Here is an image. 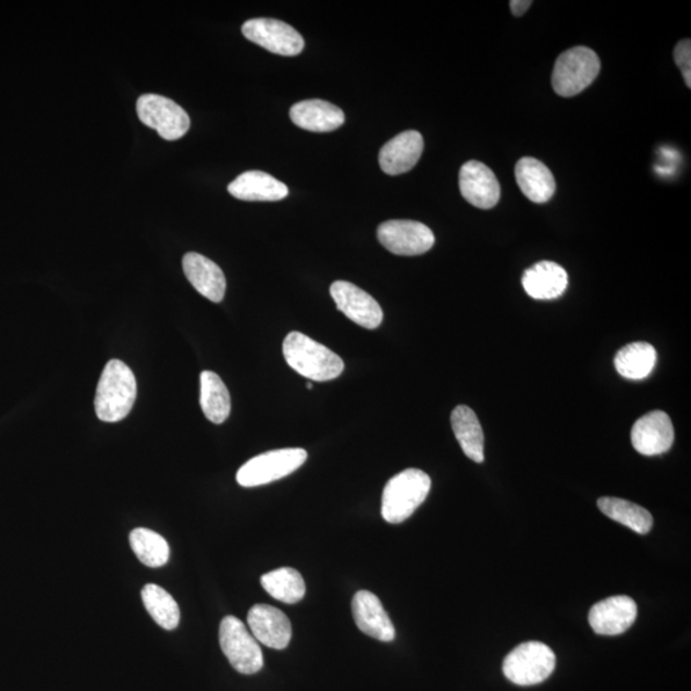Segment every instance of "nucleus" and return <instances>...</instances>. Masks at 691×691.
Returning <instances> with one entry per match:
<instances>
[{
	"mask_svg": "<svg viewBox=\"0 0 691 691\" xmlns=\"http://www.w3.org/2000/svg\"><path fill=\"white\" fill-rule=\"evenodd\" d=\"M283 355L295 372L316 382L336 380L345 369L337 354L300 332H291L283 341Z\"/></svg>",
	"mask_w": 691,
	"mask_h": 691,
	"instance_id": "nucleus-1",
	"label": "nucleus"
},
{
	"mask_svg": "<svg viewBox=\"0 0 691 691\" xmlns=\"http://www.w3.org/2000/svg\"><path fill=\"white\" fill-rule=\"evenodd\" d=\"M136 395L137 384L133 370L121 360L107 362L97 388V417L106 423H118L133 410Z\"/></svg>",
	"mask_w": 691,
	"mask_h": 691,
	"instance_id": "nucleus-2",
	"label": "nucleus"
},
{
	"mask_svg": "<svg viewBox=\"0 0 691 691\" xmlns=\"http://www.w3.org/2000/svg\"><path fill=\"white\" fill-rule=\"evenodd\" d=\"M432 480L427 472L407 469L384 486L382 516L390 523H402L417 511L431 492Z\"/></svg>",
	"mask_w": 691,
	"mask_h": 691,
	"instance_id": "nucleus-3",
	"label": "nucleus"
},
{
	"mask_svg": "<svg viewBox=\"0 0 691 691\" xmlns=\"http://www.w3.org/2000/svg\"><path fill=\"white\" fill-rule=\"evenodd\" d=\"M601 61L594 50L575 47L558 57L552 74L553 89L559 97L578 96L600 75Z\"/></svg>",
	"mask_w": 691,
	"mask_h": 691,
	"instance_id": "nucleus-4",
	"label": "nucleus"
},
{
	"mask_svg": "<svg viewBox=\"0 0 691 691\" xmlns=\"http://www.w3.org/2000/svg\"><path fill=\"white\" fill-rule=\"evenodd\" d=\"M556 668V654L541 642L522 643L508 653L504 674L519 687L538 686L550 678Z\"/></svg>",
	"mask_w": 691,
	"mask_h": 691,
	"instance_id": "nucleus-5",
	"label": "nucleus"
},
{
	"mask_svg": "<svg viewBox=\"0 0 691 691\" xmlns=\"http://www.w3.org/2000/svg\"><path fill=\"white\" fill-rule=\"evenodd\" d=\"M308 453L303 448H285L252 457L237 471V483L245 489L266 485L293 474L307 461Z\"/></svg>",
	"mask_w": 691,
	"mask_h": 691,
	"instance_id": "nucleus-6",
	"label": "nucleus"
},
{
	"mask_svg": "<svg viewBox=\"0 0 691 691\" xmlns=\"http://www.w3.org/2000/svg\"><path fill=\"white\" fill-rule=\"evenodd\" d=\"M220 643L232 667L243 675L257 674L264 666L258 640L235 616L224 617L220 627Z\"/></svg>",
	"mask_w": 691,
	"mask_h": 691,
	"instance_id": "nucleus-7",
	"label": "nucleus"
},
{
	"mask_svg": "<svg viewBox=\"0 0 691 691\" xmlns=\"http://www.w3.org/2000/svg\"><path fill=\"white\" fill-rule=\"evenodd\" d=\"M136 111L144 125L156 129L164 140H178L187 134L192 125L184 108L176 101L157 94H145L138 98Z\"/></svg>",
	"mask_w": 691,
	"mask_h": 691,
	"instance_id": "nucleus-8",
	"label": "nucleus"
},
{
	"mask_svg": "<svg viewBox=\"0 0 691 691\" xmlns=\"http://www.w3.org/2000/svg\"><path fill=\"white\" fill-rule=\"evenodd\" d=\"M378 239L395 256L417 257L431 250L435 237L425 224L415 221H387L378 227Z\"/></svg>",
	"mask_w": 691,
	"mask_h": 691,
	"instance_id": "nucleus-9",
	"label": "nucleus"
},
{
	"mask_svg": "<svg viewBox=\"0 0 691 691\" xmlns=\"http://www.w3.org/2000/svg\"><path fill=\"white\" fill-rule=\"evenodd\" d=\"M243 34L247 40L274 54L294 57L300 54L305 47L303 36L285 22L272 18H254L246 21Z\"/></svg>",
	"mask_w": 691,
	"mask_h": 691,
	"instance_id": "nucleus-10",
	"label": "nucleus"
},
{
	"mask_svg": "<svg viewBox=\"0 0 691 691\" xmlns=\"http://www.w3.org/2000/svg\"><path fill=\"white\" fill-rule=\"evenodd\" d=\"M331 296L337 309L354 323L375 330L383 322V311L375 298L350 282L337 281L331 286Z\"/></svg>",
	"mask_w": 691,
	"mask_h": 691,
	"instance_id": "nucleus-11",
	"label": "nucleus"
},
{
	"mask_svg": "<svg viewBox=\"0 0 691 691\" xmlns=\"http://www.w3.org/2000/svg\"><path fill=\"white\" fill-rule=\"evenodd\" d=\"M638 616V606L628 595L609 596L589 610V624L599 636L615 637L628 631Z\"/></svg>",
	"mask_w": 691,
	"mask_h": 691,
	"instance_id": "nucleus-12",
	"label": "nucleus"
},
{
	"mask_svg": "<svg viewBox=\"0 0 691 691\" xmlns=\"http://www.w3.org/2000/svg\"><path fill=\"white\" fill-rule=\"evenodd\" d=\"M458 185L464 199L476 208L492 209L499 201L501 186L496 174L477 160H470L461 166Z\"/></svg>",
	"mask_w": 691,
	"mask_h": 691,
	"instance_id": "nucleus-13",
	"label": "nucleus"
},
{
	"mask_svg": "<svg viewBox=\"0 0 691 691\" xmlns=\"http://www.w3.org/2000/svg\"><path fill=\"white\" fill-rule=\"evenodd\" d=\"M675 432L670 417L664 411L643 415L631 431V443L640 455L657 456L674 445Z\"/></svg>",
	"mask_w": 691,
	"mask_h": 691,
	"instance_id": "nucleus-14",
	"label": "nucleus"
},
{
	"mask_svg": "<svg viewBox=\"0 0 691 691\" xmlns=\"http://www.w3.org/2000/svg\"><path fill=\"white\" fill-rule=\"evenodd\" d=\"M247 624H249L252 637L268 649L285 650L293 638V627H291L288 617L273 606H254L247 615Z\"/></svg>",
	"mask_w": 691,
	"mask_h": 691,
	"instance_id": "nucleus-15",
	"label": "nucleus"
},
{
	"mask_svg": "<svg viewBox=\"0 0 691 691\" xmlns=\"http://www.w3.org/2000/svg\"><path fill=\"white\" fill-rule=\"evenodd\" d=\"M353 615L363 634L380 642H394L396 638L394 624L374 593L368 591L356 593L353 600Z\"/></svg>",
	"mask_w": 691,
	"mask_h": 691,
	"instance_id": "nucleus-16",
	"label": "nucleus"
},
{
	"mask_svg": "<svg viewBox=\"0 0 691 691\" xmlns=\"http://www.w3.org/2000/svg\"><path fill=\"white\" fill-rule=\"evenodd\" d=\"M424 140L418 131L405 133L392 138L380 152V165L390 176L409 172L418 164L423 155Z\"/></svg>",
	"mask_w": 691,
	"mask_h": 691,
	"instance_id": "nucleus-17",
	"label": "nucleus"
},
{
	"mask_svg": "<svg viewBox=\"0 0 691 691\" xmlns=\"http://www.w3.org/2000/svg\"><path fill=\"white\" fill-rule=\"evenodd\" d=\"M182 266L186 279L200 295L217 304L223 300L227 282L222 269L214 261L198 252H187Z\"/></svg>",
	"mask_w": 691,
	"mask_h": 691,
	"instance_id": "nucleus-18",
	"label": "nucleus"
},
{
	"mask_svg": "<svg viewBox=\"0 0 691 691\" xmlns=\"http://www.w3.org/2000/svg\"><path fill=\"white\" fill-rule=\"evenodd\" d=\"M521 282L526 293L535 300H555L564 295L569 285V275L553 261H540L527 269Z\"/></svg>",
	"mask_w": 691,
	"mask_h": 691,
	"instance_id": "nucleus-19",
	"label": "nucleus"
},
{
	"mask_svg": "<svg viewBox=\"0 0 691 691\" xmlns=\"http://www.w3.org/2000/svg\"><path fill=\"white\" fill-rule=\"evenodd\" d=\"M289 118L297 127L311 133H331L345 123V113L329 101L304 100L291 108Z\"/></svg>",
	"mask_w": 691,
	"mask_h": 691,
	"instance_id": "nucleus-20",
	"label": "nucleus"
},
{
	"mask_svg": "<svg viewBox=\"0 0 691 691\" xmlns=\"http://www.w3.org/2000/svg\"><path fill=\"white\" fill-rule=\"evenodd\" d=\"M229 193L244 201H280L287 198L288 187L271 174L249 171L231 182Z\"/></svg>",
	"mask_w": 691,
	"mask_h": 691,
	"instance_id": "nucleus-21",
	"label": "nucleus"
},
{
	"mask_svg": "<svg viewBox=\"0 0 691 691\" xmlns=\"http://www.w3.org/2000/svg\"><path fill=\"white\" fill-rule=\"evenodd\" d=\"M516 182L530 201L547 202L556 193V181L547 165L535 158H521L515 169Z\"/></svg>",
	"mask_w": 691,
	"mask_h": 691,
	"instance_id": "nucleus-22",
	"label": "nucleus"
},
{
	"mask_svg": "<svg viewBox=\"0 0 691 691\" xmlns=\"http://www.w3.org/2000/svg\"><path fill=\"white\" fill-rule=\"evenodd\" d=\"M456 440L460 443L464 454L470 460L482 464L484 461V433L477 414L470 407L460 405L451 415Z\"/></svg>",
	"mask_w": 691,
	"mask_h": 691,
	"instance_id": "nucleus-23",
	"label": "nucleus"
},
{
	"mask_svg": "<svg viewBox=\"0 0 691 691\" xmlns=\"http://www.w3.org/2000/svg\"><path fill=\"white\" fill-rule=\"evenodd\" d=\"M657 362V353L649 342H634L621 348L615 356L618 374L627 380L640 381L649 377Z\"/></svg>",
	"mask_w": 691,
	"mask_h": 691,
	"instance_id": "nucleus-24",
	"label": "nucleus"
},
{
	"mask_svg": "<svg viewBox=\"0 0 691 691\" xmlns=\"http://www.w3.org/2000/svg\"><path fill=\"white\" fill-rule=\"evenodd\" d=\"M200 405L208 420L222 424L231 412V396L220 375L202 372L200 375Z\"/></svg>",
	"mask_w": 691,
	"mask_h": 691,
	"instance_id": "nucleus-25",
	"label": "nucleus"
},
{
	"mask_svg": "<svg viewBox=\"0 0 691 691\" xmlns=\"http://www.w3.org/2000/svg\"><path fill=\"white\" fill-rule=\"evenodd\" d=\"M599 508L609 519L622 523L638 534H649L653 527L651 513L630 501L603 497L599 499Z\"/></svg>",
	"mask_w": 691,
	"mask_h": 691,
	"instance_id": "nucleus-26",
	"label": "nucleus"
},
{
	"mask_svg": "<svg viewBox=\"0 0 691 691\" xmlns=\"http://www.w3.org/2000/svg\"><path fill=\"white\" fill-rule=\"evenodd\" d=\"M261 587L274 600L287 603V605L300 602L307 593V585H305L301 573L291 569V567H282V569L263 575Z\"/></svg>",
	"mask_w": 691,
	"mask_h": 691,
	"instance_id": "nucleus-27",
	"label": "nucleus"
},
{
	"mask_svg": "<svg viewBox=\"0 0 691 691\" xmlns=\"http://www.w3.org/2000/svg\"><path fill=\"white\" fill-rule=\"evenodd\" d=\"M145 608L160 628L174 630L180 624V607L173 596L156 584L145 585L141 592Z\"/></svg>",
	"mask_w": 691,
	"mask_h": 691,
	"instance_id": "nucleus-28",
	"label": "nucleus"
},
{
	"mask_svg": "<svg viewBox=\"0 0 691 691\" xmlns=\"http://www.w3.org/2000/svg\"><path fill=\"white\" fill-rule=\"evenodd\" d=\"M129 544L136 557L145 566L162 567L170 559V545L164 538L152 530L138 528L129 534Z\"/></svg>",
	"mask_w": 691,
	"mask_h": 691,
	"instance_id": "nucleus-29",
	"label": "nucleus"
},
{
	"mask_svg": "<svg viewBox=\"0 0 691 691\" xmlns=\"http://www.w3.org/2000/svg\"><path fill=\"white\" fill-rule=\"evenodd\" d=\"M674 58L676 64L679 65L683 82L691 87V41L690 39L681 40L675 48Z\"/></svg>",
	"mask_w": 691,
	"mask_h": 691,
	"instance_id": "nucleus-30",
	"label": "nucleus"
},
{
	"mask_svg": "<svg viewBox=\"0 0 691 691\" xmlns=\"http://www.w3.org/2000/svg\"><path fill=\"white\" fill-rule=\"evenodd\" d=\"M532 4L533 3L530 2V0H513V2L510 3V9L516 17H520L530 9V5Z\"/></svg>",
	"mask_w": 691,
	"mask_h": 691,
	"instance_id": "nucleus-31",
	"label": "nucleus"
},
{
	"mask_svg": "<svg viewBox=\"0 0 691 691\" xmlns=\"http://www.w3.org/2000/svg\"><path fill=\"white\" fill-rule=\"evenodd\" d=\"M307 387H308V390H311V388H312V384H311V383H308V384H307Z\"/></svg>",
	"mask_w": 691,
	"mask_h": 691,
	"instance_id": "nucleus-32",
	"label": "nucleus"
}]
</instances>
